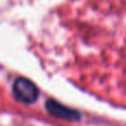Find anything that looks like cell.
<instances>
[{
    "label": "cell",
    "mask_w": 126,
    "mask_h": 126,
    "mask_svg": "<svg viewBox=\"0 0 126 126\" xmlns=\"http://www.w3.org/2000/svg\"><path fill=\"white\" fill-rule=\"evenodd\" d=\"M15 96L24 104H32L39 96V90L35 84L26 78H19L13 84Z\"/></svg>",
    "instance_id": "cell-1"
},
{
    "label": "cell",
    "mask_w": 126,
    "mask_h": 126,
    "mask_svg": "<svg viewBox=\"0 0 126 126\" xmlns=\"http://www.w3.org/2000/svg\"><path fill=\"white\" fill-rule=\"evenodd\" d=\"M46 107H47V111L53 117L59 118V120L74 122V121H79L81 118V114L78 111L70 109V107L65 106V105H63L54 100L47 101Z\"/></svg>",
    "instance_id": "cell-2"
}]
</instances>
